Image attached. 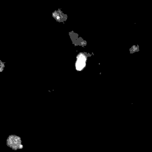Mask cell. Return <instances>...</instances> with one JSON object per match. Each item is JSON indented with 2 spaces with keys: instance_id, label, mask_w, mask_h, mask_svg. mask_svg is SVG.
<instances>
[{
  "instance_id": "1",
  "label": "cell",
  "mask_w": 152,
  "mask_h": 152,
  "mask_svg": "<svg viewBox=\"0 0 152 152\" xmlns=\"http://www.w3.org/2000/svg\"><path fill=\"white\" fill-rule=\"evenodd\" d=\"M7 145L14 150L22 149L23 148L21 138L15 135H11L7 138Z\"/></svg>"
}]
</instances>
